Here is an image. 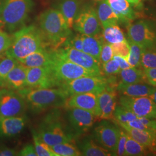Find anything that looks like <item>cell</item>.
<instances>
[{
  "instance_id": "6da1fadb",
  "label": "cell",
  "mask_w": 156,
  "mask_h": 156,
  "mask_svg": "<svg viewBox=\"0 0 156 156\" xmlns=\"http://www.w3.org/2000/svg\"><path fill=\"white\" fill-rule=\"evenodd\" d=\"M39 30L50 50L61 48L72 34L61 12L55 9H48L41 15Z\"/></svg>"
},
{
  "instance_id": "7a4b0ae2",
  "label": "cell",
  "mask_w": 156,
  "mask_h": 156,
  "mask_svg": "<svg viewBox=\"0 0 156 156\" xmlns=\"http://www.w3.org/2000/svg\"><path fill=\"white\" fill-rule=\"evenodd\" d=\"M47 48L39 28L31 25L22 27L14 33L11 46L4 55L18 61L37 50Z\"/></svg>"
},
{
  "instance_id": "3957f363",
  "label": "cell",
  "mask_w": 156,
  "mask_h": 156,
  "mask_svg": "<svg viewBox=\"0 0 156 156\" xmlns=\"http://www.w3.org/2000/svg\"><path fill=\"white\" fill-rule=\"evenodd\" d=\"M26 101L31 111L37 113L50 108L64 106L68 95L60 87L30 89L26 87L17 91Z\"/></svg>"
},
{
  "instance_id": "277c9868",
  "label": "cell",
  "mask_w": 156,
  "mask_h": 156,
  "mask_svg": "<svg viewBox=\"0 0 156 156\" xmlns=\"http://www.w3.org/2000/svg\"><path fill=\"white\" fill-rule=\"evenodd\" d=\"M36 132L39 138L50 146L73 140V135L63 124L60 112L57 109L45 116Z\"/></svg>"
},
{
  "instance_id": "5b68a950",
  "label": "cell",
  "mask_w": 156,
  "mask_h": 156,
  "mask_svg": "<svg viewBox=\"0 0 156 156\" xmlns=\"http://www.w3.org/2000/svg\"><path fill=\"white\" fill-rule=\"evenodd\" d=\"M32 6L31 0H6L2 7L0 25L10 33L19 30L26 20Z\"/></svg>"
},
{
  "instance_id": "8992f818",
  "label": "cell",
  "mask_w": 156,
  "mask_h": 156,
  "mask_svg": "<svg viewBox=\"0 0 156 156\" xmlns=\"http://www.w3.org/2000/svg\"><path fill=\"white\" fill-rule=\"evenodd\" d=\"M54 56V61L50 65V67L56 80L57 87H59L64 82L77 78L83 76H98L78 64L59 58L55 54Z\"/></svg>"
},
{
  "instance_id": "52a82bcc",
  "label": "cell",
  "mask_w": 156,
  "mask_h": 156,
  "mask_svg": "<svg viewBox=\"0 0 156 156\" xmlns=\"http://www.w3.org/2000/svg\"><path fill=\"white\" fill-rule=\"evenodd\" d=\"M108 86V79L101 75L77 78L62 83L59 87L64 90L68 96H70L90 92L99 94Z\"/></svg>"
},
{
  "instance_id": "ba28073f",
  "label": "cell",
  "mask_w": 156,
  "mask_h": 156,
  "mask_svg": "<svg viewBox=\"0 0 156 156\" xmlns=\"http://www.w3.org/2000/svg\"><path fill=\"white\" fill-rule=\"evenodd\" d=\"M52 50L55 55L59 58L78 64L98 76L102 75L100 62L82 50L67 47Z\"/></svg>"
},
{
  "instance_id": "9c48e42d",
  "label": "cell",
  "mask_w": 156,
  "mask_h": 156,
  "mask_svg": "<svg viewBox=\"0 0 156 156\" xmlns=\"http://www.w3.org/2000/svg\"><path fill=\"white\" fill-rule=\"evenodd\" d=\"M26 103L17 91L7 88L0 89V117H14L24 115Z\"/></svg>"
},
{
  "instance_id": "30bf717a",
  "label": "cell",
  "mask_w": 156,
  "mask_h": 156,
  "mask_svg": "<svg viewBox=\"0 0 156 156\" xmlns=\"http://www.w3.org/2000/svg\"><path fill=\"white\" fill-rule=\"evenodd\" d=\"M67 114L68 129L73 138L89 131L98 117L90 112L77 108H68Z\"/></svg>"
},
{
  "instance_id": "8fae6325",
  "label": "cell",
  "mask_w": 156,
  "mask_h": 156,
  "mask_svg": "<svg viewBox=\"0 0 156 156\" xmlns=\"http://www.w3.org/2000/svg\"><path fill=\"white\" fill-rule=\"evenodd\" d=\"M119 101L120 105L132 112L137 117L156 119V105L149 97L122 95Z\"/></svg>"
},
{
  "instance_id": "7c38bea8",
  "label": "cell",
  "mask_w": 156,
  "mask_h": 156,
  "mask_svg": "<svg viewBox=\"0 0 156 156\" xmlns=\"http://www.w3.org/2000/svg\"><path fill=\"white\" fill-rule=\"evenodd\" d=\"M127 30L129 39L144 49H151L156 44V33L146 22L140 20L130 24Z\"/></svg>"
},
{
  "instance_id": "4fadbf2b",
  "label": "cell",
  "mask_w": 156,
  "mask_h": 156,
  "mask_svg": "<svg viewBox=\"0 0 156 156\" xmlns=\"http://www.w3.org/2000/svg\"><path fill=\"white\" fill-rule=\"evenodd\" d=\"M101 25L97 11L90 7L79 12L73 27L82 35L93 36L100 34Z\"/></svg>"
},
{
  "instance_id": "5bb4252c",
  "label": "cell",
  "mask_w": 156,
  "mask_h": 156,
  "mask_svg": "<svg viewBox=\"0 0 156 156\" xmlns=\"http://www.w3.org/2000/svg\"><path fill=\"white\" fill-rule=\"evenodd\" d=\"M119 134V128L106 120H104L94 129L95 140L101 146L112 152L113 156H116Z\"/></svg>"
},
{
  "instance_id": "9a60e30c",
  "label": "cell",
  "mask_w": 156,
  "mask_h": 156,
  "mask_svg": "<svg viewBox=\"0 0 156 156\" xmlns=\"http://www.w3.org/2000/svg\"><path fill=\"white\" fill-rule=\"evenodd\" d=\"M57 87L50 66L28 68L26 87L30 89Z\"/></svg>"
},
{
  "instance_id": "2e32d148",
  "label": "cell",
  "mask_w": 156,
  "mask_h": 156,
  "mask_svg": "<svg viewBox=\"0 0 156 156\" xmlns=\"http://www.w3.org/2000/svg\"><path fill=\"white\" fill-rule=\"evenodd\" d=\"M64 106L67 108L82 109L91 112L98 117L100 116L98 94L95 93H84L70 95L67 98Z\"/></svg>"
},
{
  "instance_id": "e0dca14e",
  "label": "cell",
  "mask_w": 156,
  "mask_h": 156,
  "mask_svg": "<svg viewBox=\"0 0 156 156\" xmlns=\"http://www.w3.org/2000/svg\"><path fill=\"white\" fill-rule=\"evenodd\" d=\"M114 88L107 86L98 94V102L101 120H113L114 113L117 106V94Z\"/></svg>"
},
{
  "instance_id": "ac0fdd59",
  "label": "cell",
  "mask_w": 156,
  "mask_h": 156,
  "mask_svg": "<svg viewBox=\"0 0 156 156\" xmlns=\"http://www.w3.org/2000/svg\"><path fill=\"white\" fill-rule=\"evenodd\" d=\"M27 123L24 115L14 117H0V136L13 138L20 134Z\"/></svg>"
},
{
  "instance_id": "d6986e66",
  "label": "cell",
  "mask_w": 156,
  "mask_h": 156,
  "mask_svg": "<svg viewBox=\"0 0 156 156\" xmlns=\"http://www.w3.org/2000/svg\"><path fill=\"white\" fill-rule=\"evenodd\" d=\"M126 132L135 140L144 146L149 153H153L156 141V129L142 130L133 128L125 123H118Z\"/></svg>"
},
{
  "instance_id": "ffe728a7",
  "label": "cell",
  "mask_w": 156,
  "mask_h": 156,
  "mask_svg": "<svg viewBox=\"0 0 156 156\" xmlns=\"http://www.w3.org/2000/svg\"><path fill=\"white\" fill-rule=\"evenodd\" d=\"M54 59L52 50L43 49L34 52L18 62L28 68L48 67L53 63Z\"/></svg>"
},
{
  "instance_id": "44dd1931",
  "label": "cell",
  "mask_w": 156,
  "mask_h": 156,
  "mask_svg": "<svg viewBox=\"0 0 156 156\" xmlns=\"http://www.w3.org/2000/svg\"><path fill=\"white\" fill-rule=\"evenodd\" d=\"M28 67L19 62L7 76L4 88L19 91L26 87Z\"/></svg>"
},
{
  "instance_id": "7402d4cb",
  "label": "cell",
  "mask_w": 156,
  "mask_h": 156,
  "mask_svg": "<svg viewBox=\"0 0 156 156\" xmlns=\"http://www.w3.org/2000/svg\"><path fill=\"white\" fill-rule=\"evenodd\" d=\"M154 86L144 83L117 84L116 90L123 95L128 97L149 96L153 92Z\"/></svg>"
},
{
  "instance_id": "603a6c76",
  "label": "cell",
  "mask_w": 156,
  "mask_h": 156,
  "mask_svg": "<svg viewBox=\"0 0 156 156\" xmlns=\"http://www.w3.org/2000/svg\"><path fill=\"white\" fill-rule=\"evenodd\" d=\"M82 51L94 57L100 62V54L102 45L105 42L102 35L100 34L93 36L82 35Z\"/></svg>"
},
{
  "instance_id": "cb8c5ba5",
  "label": "cell",
  "mask_w": 156,
  "mask_h": 156,
  "mask_svg": "<svg viewBox=\"0 0 156 156\" xmlns=\"http://www.w3.org/2000/svg\"><path fill=\"white\" fill-rule=\"evenodd\" d=\"M108 5L119 17L124 22L133 20L135 14L130 4L127 0H105Z\"/></svg>"
},
{
  "instance_id": "d4e9b609",
  "label": "cell",
  "mask_w": 156,
  "mask_h": 156,
  "mask_svg": "<svg viewBox=\"0 0 156 156\" xmlns=\"http://www.w3.org/2000/svg\"><path fill=\"white\" fill-rule=\"evenodd\" d=\"M78 148L82 156H111L113 154L96 143L92 139L86 138L82 140L79 144Z\"/></svg>"
},
{
  "instance_id": "484cf974",
  "label": "cell",
  "mask_w": 156,
  "mask_h": 156,
  "mask_svg": "<svg viewBox=\"0 0 156 156\" xmlns=\"http://www.w3.org/2000/svg\"><path fill=\"white\" fill-rule=\"evenodd\" d=\"M97 13L101 24L103 28L112 25L117 24L119 20V17L105 0H101L99 2L97 6Z\"/></svg>"
},
{
  "instance_id": "4316f807",
  "label": "cell",
  "mask_w": 156,
  "mask_h": 156,
  "mask_svg": "<svg viewBox=\"0 0 156 156\" xmlns=\"http://www.w3.org/2000/svg\"><path fill=\"white\" fill-rule=\"evenodd\" d=\"M64 17L68 26L73 27L74 21L79 12L78 0H62L59 5V9Z\"/></svg>"
},
{
  "instance_id": "83f0119b",
  "label": "cell",
  "mask_w": 156,
  "mask_h": 156,
  "mask_svg": "<svg viewBox=\"0 0 156 156\" xmlns=\"http://www.w3.org/2000/svg\"><path fill=\"white\" fill-rule=\"evenodd\" d=\"M120 83L124 84L144 83L147 82L144 71L137 67H130L120 71Z\"/></svg>"
},
{
  "instance_id": "f1b7e54d",
  "label": "cell",
  "mask_w": 156,
  "mask_h": 156,
  "mask_svg": "<svg viewBox=\"0 0 156 156\" xmlns=\"http://www.w3.org/2000/svg\"><path fill=\"white\" fill-rule=\"evenodd\" d=\"M101 35L105 42L109 44H116L126 40L123 31L117 24L103 28Z\"/></svg>"
},
{
  "instance_id": "f546056e",
  "label": "cell",
  "mask_w": 156,
  "mask_h": 156,
  "mask_svg": "<svg viewBox=\"0 0 156 156\" xmlns=\"http://www.w3.org/2000/svg\"><path fill=\"white\" fill-rule=\"evenodd\" d=\"M0 57V88H4L6 79L12 69L16 66L19 62L11 57Z\"/></svg>"
},
{
  "instance_id": "4dcf8cb0",
  "label": "cell",
  "mask_w": 156,
  "mask_h": 156,
  "mask_svg": "<svg viewBox=\"0 0 156 156\" xmlns=\"http://www.w3.org/2000/svg\"><path fill=\"white\" fill-rule=\"evenodd\" d=\"M50 147L57 156H82L79 148L72 142L61 143Z\"/></svg>"
},
{
  "instance_id": "1f68e13d",
  "label": "cell",
  "mask_w": 156,
  "mask_h": 156,
  "mask_svg": "<svg viewBox=\"0 0 156 156\" xmlns=\"http://www.w3.org/2000/svg\"><path fill=\"white\" fill-rule=\"evenodd\" d=\"M148 153L149 151L144 146L133 139L128 134H127L124 156H145Z\"/></svg>"
},
{
  "instance_id": "d6a6232c",
  "label": "cell",
  "mask_w": 156,
  "mask_h": 156,
  "mask_svg": "<svg viewBox=\"0 0 156 156\" xmlns=\"http://www.w3.org/2000/svg\"><path fill=\"white\" fill-rule=\"evenodd\" d=\"M128 41L130 46V51L127 62L131 67H140L141 66L142 56L145 49L129 39Z\"/></svg>"
},
{
  "instance_id": "836d02e7",
  "label": "cell",
  "mask_w": 156,
  "mask_h": 156,
  "mask_svg": "<svg viewBox=\"0 0 156 156\" xmlns=\"http://www.w3.org/2000/svg\"><path fill=\"white\" fill-rule=\"evenodd\" d=\"M35 149L37 156H57L50 146L46 144L38 135L35 129L32 130Z\"/></svg>"
},
{
  "instance_id": "e575fe53",
  "label": "cell",
  "mask_w": 156,
  "mask_h": 156,
  "mask_svg": "<svg viewBox=\"0 0 156 156\" xmlns=\"http://www.w3.org/2000/svg\"><path fill=\"white\" fill-rule=\"evenodd\" d=\"M132 112L122 105H117L114 113V119L117 123H127L137 118Z\"/></svg>"
},
{
  "instance_id": "d590c367",
  "label": "cell",
  "mask_w": 156,
  "mask_h": 156,
  "mask_svg": "<svg viewBox=\"0 0 156 156\" xmlns=\"http://www.w3.org/2000/svg\"><path fill=\"white\" fill-rule=\"evenodd\" d=\"M141 66L144 69L156 68V51L145 49L141 58Z\"/></svg>"
},
{
  "instance_id": "8d00e7d4",
  "label": "cell",
  "mask_w": 156,
  "mask_h": 156,
  "mask_svg": "<svg viewBox=\"0 0 156 156\" xmlns=\"http://www.w3.org/2000/svg\"><path fill=\"white\" fill-rule=\"evenodd\" d=\"M111 45L113 50V56H121L127 60L130 51V46L128 41L125 40L121 42Z\"/></svg>"
},
{
  "instance_id": "74e56055",
  "label": "cell",
  "mask_w": 156,
  "mask_h": 156,
  "mask_svg": "<svg viewBox=\"0 0 156 156\" xmlns=\"http://www.w3.org/2000/svg\"><path fill=\"white\" fill-rule=\"evenodd\" d=\"M101 71L108 76H113L120 73L121 69L117 61L112 58L109 62L102 64Z\"/></svg>"
},
{
  "instance_id": "f35d334b",
  "label": "cell",
  "mask_w": 156,
  "mask_h": 156,
  "mask_svg": "<svg viewBox=\"0 0 156 156\" xmlns=\"http://www.w3.org/2000/svg\"><path fill=\"white\" fill-rule=\"evenodd\" d=\"M62 47L71 48L76 50H82L83 49V37L82 34H77L75 36L71 35Z\"/></svg>"
},
{
  "instance_id": "ab89813d",
  "label": "cell",
  "mask_w": 156,
  "mask_h": 156,
  "mask_svg": "<svg viewBox=\"0 0 156 156\" xmlns=\"http://www.w3.org/2000/svg\"><path fill=\"white\" fill-rule=\"evenodd\" d=\"M11 42L12 36L0 29V56L8 50Z\"/></svg>"
},
{
  "instance_id": "60d3db41",
  "label": "cell",
  "mask_w": 156,
  "mask_h": 156,
  "mask_svg": "<svg viewBox=\"0 0 156 156\" xmlns=\"http://www.w3.org/2000/svg\"><path fill=\"white\" fill-rule=\"evenodd\" d=\"M113 57V53L111 45L104 42L102 45L100 54V63L102 64L109 62L112 59Z\"/></svg>"
},
{
  "instance_id": "b9f144b4",
  "label": "cell",
  "mask_w": 156,
  "mask_h": 156,
  "mask_svg": "<svg viewBox=\"0 0 156 156\" xmlns=\"http://www.w3.org/2000/svg\"><path fill=\"white\" fill-rule=\"evenodd\" d=\"M127 133L122 129H120L119 137L117 142V150L116 156H124L125 146L127 140Z\"/></svg>"
},
{
  "instance_id": "7bdbcfd3",
  "label": "cell",
  "mask_w": 156,
  "mask_h": 156,
  "mask_svg": "<svg viewBox=\"0 0 156 156\" xmlns=\"http://www.w3.org/2000/svg\"><path fill=\"white\" fill-rule=\"evenodd\" d=\"M147 81L151 86L156 87V68L144 69Z\"/></svg>"
},
{
  "instance_id": "ee69618b",
  "label": "cell",
  "mask_w": 156,
  "mask_h": 156,
  "mask_svg": "<svg viewBox=\"0 0 156 156\" xmlns=\"http://www.w3.org/2000/svg\"><path fill=\"white\" fill-rule=\"evenodd\" d=\"M17 156H37L34 145L32 144L25 145L21 151L18 153Z\"/></svg>"
},
{
  "instance_id": "f6af8a7d",
  "label": "cell",
  "mask_w": 156,
  "mask_h": 156,
  "mask_svg": "<svg viewBox=\"0 0 156 156\" xmlns=\"http://www.w3.org/2000/svg\"><path fill=\"white\" fill-rule=\"evenodd\" d=\"M17 154L18 153L15 149L5 145H0V156H17Z\"/></svg>"
},
{
  "instance_id": "bcb514c9",
  "label": "cell",
  "mask_w": 156,
  "mask_h": 156,
  "mask_svg": "<svg viewBox=\"0 0 156 156\" xmlns=\"http://www.w3.org/2000/svg\"><path fill=\"white\" fill-rule=\"evenodd\" d=\"M113 58L117 61L121 70L127 69V68L131 67L130 66L129 64L128 63V62H127V60L121 56L114 55Z\"/></svg>"
},
{
  "instance_id": "7dc6e473",
  "label": "cell",
  "mask_w": 156,
  "mask_h": 156,
  "mask_svg": "<svg viewBox=\"0 0 156 156\" xmlns=\"http://www.w3.org/2000/svg\"><path fill=\"white\" fill-rule=\"evenodd\" d=\"M149 97L151 98V99L153 100V101L155 103V104L156 105V87H154L153 92L151 93V94Z\"/></svg>"
},
{
  "instance_id": "c3c4849f",
  "label": "cell",
  "mask_w": 156,
  "mask_h": 156,
  "mask_svg": "<svg viewBox=\"0 0 156 156\" xmlns=\"http://www.w3.org/2000/svg\"><path fill=\"white\" fill-rule=\"evenodd\" d=\"M129 3L133 4H138L141 0H127Z\"/></svg>"
},
{
  "instance_id": "681fc988",
  "label": "cell",
  "mask_w": 156,
  "mask_h": 156,
  "mask_svg": "<svg viewBox=\"0 0 156 156\" xmlns=\"http://www.w3.org/2000/svg\"><path fill=\"white\" fill-rule=\"evenodd\" d=\"M153 154H156V145H155V147H154V150H153Z\"/></svg>"
},
{
  "instance_id": "f907efd6",
  "label": "cell",
  "mask_w": 156,
  "mask_h": 156,
  "mask_svg": "<svg viewBox=\"0 0 156 156\" xmlns=\"http://www.w3.org/2000/svg\"><path fill=\"white\" fill-rule=\"evenodd\" d=\"M2 5H1V4L0 3V15H1V11H2Z\"/></svg>"
},
{
  "instance_id": "816d5d0a",
  "label": "cell",
  "mask_w": 156,
  "mask_h": 156,
  "mask_svg": "<svg viewBox=\"0 0 156 156\" xmlns=\"http://www.w3.org/2000/svg\"></svg>"
}]
</instances>
